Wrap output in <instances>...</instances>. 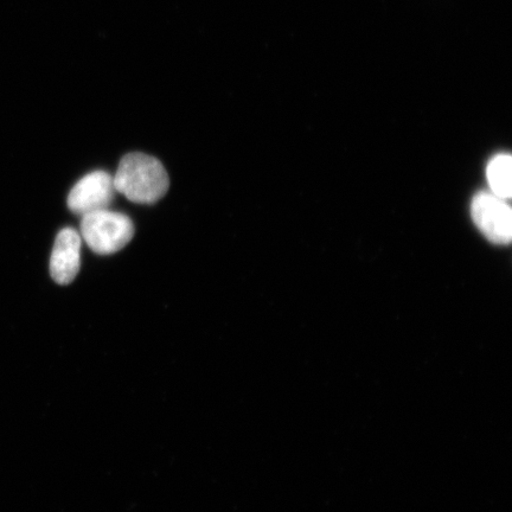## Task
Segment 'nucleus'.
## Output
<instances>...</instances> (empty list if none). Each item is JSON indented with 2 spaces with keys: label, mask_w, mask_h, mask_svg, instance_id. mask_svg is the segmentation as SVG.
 <instances>
[{
  "label": "nucleus",
  "mask_w": 512,
  "mask_h": 512,
  "mask_svg": "<svg viewBox=\"0 0 512 512\" xmlns=\"http://www.w3.org/2000/svg\"><path fill=\"white\" fill-rule=\"evenodd\" d=\"M81 234L89 248L99 255H110L121 251L131 242L134 226L130 217L99 210L83 216Z\"/></svg>",
  "instance_id": "obj_2"
},
{
  "label": "nucleus",
  "mask_w": 512,
  "mask_h": 512,
  "mask_svg": "<svg viewBox=\"0 0 512 512\" xmlns=\"http://www.w3.org/2000/svg\"><path fill=\"white\" fill-rule=\"evenodd\" d=\"M472 220L486 239L497 245H507L512 238V213L507 201L482 191L473 197Z\"/></svg>",
  "instance_id": "obj_3"
},
{
  "label": "nucleus",
  "mask_w": 512,
  "mask_h": 512,
  "mask_svg": "<svg viewBox=\"0 0 512 512\" xmlns=\"http://www.w3.org/2000/svg\"><path fill=\"white\" fill-rule=\"evenodd\" d=\"M114 197L113 177L106 171H94L75 184L68 196V207L72 213L85 216L107 210Z\"/></svg>",
  "instance_id": "obj_4"
},
{
  "label": "nucleus",
  "mask_w": 512,
  "mask_h": 512,
  "mask_svg": "<svg viewBox=\"0 0 512 512\" xmlns=\"http://www.w3.org/2000/svg\"><path fill=\"white\" fill-rule=\"evenodd\" d=\"M511 157L509 155H497L490 160L488 165V181L492 194L509 200L511 197Z\"/></svg>",
  "instance_id": "obj_6"
},
{
  "label": "nucleus",
  "mask_w": 512,
  "mask_h": 512,
  "mask_svg": "<svg viewBox=\"0 0 512 512\" xmlns=\"http://www.w3.org/2000/svg\"><path fill=\"white\" fill-rule=\"evenodd\" d=\"M81 238L73 228L61 230L50 259V274L55 283L69 285L80 271Z\"/></svg>",
  "instance_id": "obj_5"
},
{
  "label": "nucleus",
  "mask_w": 512,
  "mask_h": 512,
  "mask_svg": "<svg viewBox=\"0 0 512 512\" xmlns=\"http://www.w3.org/2000/svg\"><path fill=\"white\" fill-rule=\"evenodd\" d=\"M115 191L138 204L162 200L170 187V179L162 163L144 153H128L113 178Z\"/></svg>",
  "instance_id": "obj_1"
}]
</instances>
